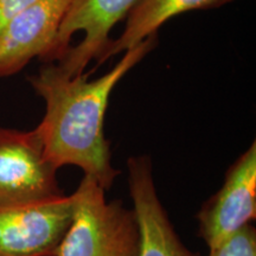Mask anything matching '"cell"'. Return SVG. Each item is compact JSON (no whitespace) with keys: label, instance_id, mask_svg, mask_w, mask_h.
Here are the masks:
<instances>
[{"label":"cell","instance_id":"6da1fadb","mask_svg":"<svg viewBox=\"0 0 256 256\" xmlns=\"http://www.w3.org/2000/svg\"><path fill=\"white\" fill-rule=\"evenodd\" d=\"M156 44V34L130 49L101 78L70 76L60 66H46L30 78L32 88L46 101V114L34 128L46 158L58 170L74 165L104 191L113 186L120 171L112 164L110 142L104 124L112 92L130 69Z\"/></svg>","mask_w":256,"mask_h":256},{"label":"cell","instance_id":"7a4b0ae2","mask_svg":"<svg viewBox=\"0 0 256 256\" xmlns=\"http://www.w3.org/2000/svg\"><path fill=\"white\" fill-rule=\"evenodd\" d=\"M72 217L56 256H138L139 230L133 209L106 200L88 177L72 194Z\"/></svg>","mask_w":256,"mask_h":256},{"label":"cell","instance_id":"3957f363","mask_svg":"<svg viewBox=\"0 0 256 256\" xmlns=\"http://www.w3.org/2000/svg\"><path fill=\"white\" fill-rule=\"evenodd\" d=\"M66 196L37 130L0 127V208L28 206Z\"/></svg>","mask_w":256,"mask_h":256},{"label":"cell","instance_id":"277c9868","mask_svg":"<svg viewBox=\"0 0 256 256\" xmlns=\"http://www.w3.org/2000/svg\"><path fill=\"white\" fill-rule=\"evenodd\" d=\"M138 0H70L58 34L44 60L55 62L70 76L83 74L110 43V32Z\"/></svg>","mask_w":256,"mask_h":256},{"label":"cell","instance_id":"5b68a950","mask_svg":"<svg viewBox=\"0 0 256 256\" xmlns=\"http://www.w3.org/2000/svg\"><path fill=\"white\" fill-rule=\"evenodd\" d=\"M256 217V142L226 171L222 186L197 215L200 236L209 250L238 232Z\"/></svg>","mask_w":256,"mask_h":256},{"label":"cell","instance_id":"8992f818","mask_svg":"<svg viewBox=\"0 0 256 256\" xmlns=\"http://www.w3.org/2000/svg\"><path fill=\"white\" fill-rule=\"evenodd\" d=\"M72 217V196L0 208V256H56Z\"/></svg>","mask_w":256,"mask_h":256},{"label":"cell","instance_id":"52a82bcc","mask_svg":"<svg viewBox=\"0 0 256 256\" xmlns=\"http://www.w3.org/2000/svg\"><path fill=\"white\" fill-rule=\"evenodd\" d=\"M70 0H34L0 31V78L14 75L52 49Z\"/></svg>","mask_w":256,"mask_h":256},{"label":"cell","instance_id":"ba28073f","mask_svg":"<svg viewBox=\"0 0 256 256\" xmlns=\"http://www.w3.org/2000/svg\"><path fill=\"white\" fill-rule=\"evenodd\" d=\"M127 184L139 230L138 256H198L179 238L160 202L150 156L127 160Z\"/></svg>","mask_w":256,"mask_h":256},{"label":"cell","instance_id":"9c48e42d","mask_svg":"<svg viewBox=\"0 0 256 256\" xmlns=\"http://www.w3.org/2000/svg\"><path fill=\"white\" fill-rule=\"evenodd\" d=\"M232 0H138L127 14L126 26L118 40H110L96 62L102 64L108 58L130 49L140 42L156 34L162 24L176 16L194 10H206L222 6Z\"/></svg>","mask_w":256,"mask_h":256},{"label":"cell","instance_id":"30bf717a","mask_svg":"<svg viewBox=\"0 0 256 256\" xmlns=\"http://www.w3.org/2000/svg\"><path fill=\"white\" fill-rule=\"evenodd\" d=\"M209 256H256L255 226H246L220 247L209 250Z\"/></svg>","mask_w":256,"mask_h":256},{"label":"cell","instance_id":"8fae6325","mask_svg":"<svg viewBox=\"0 0 256 256\" xmlns=\"http://www.w3.org/2000/svg\"><path fill=\"white\" fill-rule=\"evenodd\" d=\"M34 2V0H0V31L14 16Z\"/></svg>","mask_w":256,"mask_h":256}]
</instances>
